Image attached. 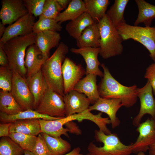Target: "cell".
Instances as JSON below:
<instances>
[{"mask_svg": "<svg viewBox=\"0 0 155 155\" xmlns=\"http://www.w3.org/2000/svg\"><path fill=\"white\" fill-rule=\"evenodd\" d=\"M101 66L103 70L104 76L98 86L100 97L120 99L123 106L127 108L133 106L138 97L137 86L122 85L113 76L104 64L102 63Z\"/></svg>", "mask_w": 155, "mask_h": 155, "instance_id": "obj_1", "label": "cell"}, {"mask_svg": "<svg viewBox=\"0 0 155 155\" xmlns=\"http://www.w3.org/2000/svg\"><path fill=\"white\" fill-rule=\"evenodd\" d=\"M69 49L66 44L61 42L53 55L44 63L41 69L49 88L63 97L64 94L62 67Z\"/></svg>", "mask_w": 155, "mask_h": 155, "instance_id": "obj_2", "label": "cell"}, {"mask_svg": "<svg viewBox=\"0 0 155 155\" xmlns=\"http://www.w3.org/2000/svg\"><path fill=\"white\" fill-rule=\"evenodd\" d=\"M36 34L33 32L26 36L13 38L4 43H0L7 57L8 67L25 78L27 74L24 63L26 51L29 46L35 44Z\"/></svg>", "mask_w": 155, "mask_h": 155, "instance_id": "obj_3", "label": "cell"}, {"mask_svg": "<svg viewBox=\"0 0 155 155\" xmlns=\"http://www.w3.org/2000/svg\"><path fill=\"white\" fill-rule=\"evenodd\" d=\"M100 33L99 55L104 59L120 55L123 51V41L117 28L106 15L98 23Z\"/></svg>", "mask_w": 155, "mask_h": 155, "instance_id": "obj_4", "label": "cell"}, {"mask_svg": "<svg viewBox=\"0 0 155 155\" xmlns=\"http://www.w3.org/2000/svg\"><path fill=\"white\" fill-rule=\"evenodd\" d=\"M94 137L103 146L99 147L90 143L88 147V155H130L132 153L131 144H123L115 133L106 134L101 130H96Z\"/></svg>", "mask_w": 155, "mask_h": 155, "instance_id": "obj_5", "label": "cell"}, {"mask_svg": "<svg viewBox=\"0 0 155 155\" xmlns=\"http://www.w3.org/2000/svg\"><path fill=\"white\" fill-rule=\"evenodd\" d=\"M123 41L132 39L141 43L155 60V26L142 27L123 24L117 28Z\"/></svg>", "mask_w": 155, "mask_h": 155, "instance_id": "obj_6", "label": "cell"}, {"mask_svg": "<svg viewBox=\"0 0 155 155\" xmlns=\"http://www.w3.org/2000/svg\"><path fill=\"white\" fill-rule=\"evenodd\" d=\"M35 110L40 114L51 117L65 116L63 97L49 88Z\"/></svg>", "mask_w": 155, "mask_h": 155, "instance_id": "obj_7", "label": "cell"}, {"mask_svg": "<svg viewBox=\"0 0 155 155\" xmlns=\"http://www.w3.org/2000/svg\"><path fill=\"white\" fill-rule=\"evenodd\" d=\"M13 78L11 93L23 111L34 109V100L26 78L22 77L15 71Z\"/></svg>", "mask_w": 155, "mask_h": 155, "instance_id": "obj_8", "label": "cell"}, {"mask_svg": "<svg viewBox=\"0 0 155 155\" xmlns=\"http://www.w3.org/2000/svg\"><path fill=\"white\" fill-rule=\"evenodd\" d=\"M152 86L147 81L143 87L138 88L137 96L139 98L140 106L139 113L133 121V124L138 127L143 117L146 114L150 115L155 120V99L153 96Z\"/></svg>", "mask_w": 155, "mask_h": 155, "instance_id": "obj_9", "label": "cell"}, {"mask_svg": "<svg viewBox=\"0 0 155 155\" xmlns=\"http://www.w3.org/2000/svg\"><path fill=\"white\" fill-rule=\"evenodd\" d=\"M136 131L139 134L136 142L131 144L132 152H145L155 143V120L152 118L148 119L140 123Z\"/></svg>", "mask_w": 155, "mask_h": 155, "instance_id": "obj_10", "label": "cell"}, {"mask_svg": "<svg viewBox=\"0 0 155 155\" xmlns=\"http://www.w3.org/2000/svg\"><path fill=\"white\" fill-rule=\"evenodd\" d=\"M34 16L28 12L14 23L6 28L0 38V43L3 44L9 40L19 36H26L32 32L34 24Z\"/></svg>", "mask_w": 155, "mask_h": 155, "instance_id": "obj_11", "label": "cell"}, {"mask_svg": "<svg viewBox=\"0 0 155 155\" xmlns=\"http://www.w3.org/2000/svg\"><path fill=\"white\" fill-rule=\"evenodd\" d=\"M62 72L64 95L73 89L86 73V71L80 65L76 64L67 57L63 63Z\"/></svg>", "mask_w": 155, "mask_h": 155, "instance_id": "obj_12", "label": "cell"}, {"mask_svg": "<svg viewBox=\"0 0 155 155\" xmlns=\"http://www.w3.org/2000/svg\"><path fill=\"white\" fill-rule=\"evenodd\" d=\"M0 18L4 25H11L28 13L23 0H3Z\"/></svg>", "mask_w": 155, "mask_h": 155, "instance_id": "obj_13", "label": "cell"}, {"mask_svg": "<svg viewBox=\"0 0 155 155\" xmlns=\"http://www.w3.org/2000/svg\"><path fill=\"white\" fill-rule=\"evenodd\" d=\"M121 101L119 99H108L100 97L88 110H96L106 114L111 121V126L114 129L119 126L120 121L117 117L119 110L123 106Z\"/></svg>", "mask_w": 155, "mask_h": 155, "instance_id": "obj_14", "label": "cell"}, {"mask_svg": "<svg viewBox=\"0 0 155 155\" xmlns=\"http://www.w3.org/2000/svg\"><path fill=\"white\" fill-rule=\"evenodd\" d=\"M65 104V116L82 113L88 110L91 102L84 94L73 90L63 97Z\"/></svg>", "mask_w": 155, "mask_h": 155, "instance_id": "obj_15", "label": "cell"}, {"mask_svg": "<svg viewBox=\"0 0 155 155\" xmlns=\"http://www.w3.org/2000/svg\"><path fill=\"white\" fill-rule=\"evenodd\" d=\"M72 53L81 55L86 64V74H92L101 78L104 76V73L99 68L101 65L98 60V56L100 48L91 47L72 48L70 50Z\"/></svg>", "mask_w": 155, "mask_h": 155, "instance_id": "obj_16", "label": "cell"}, {"mask_svg": "<svg viewBox=\"0 0 155 155\" xmlns=\"http://www.w3.org/2000/svg\"><path fill=\"white\" fill-rule=\"evenodd\" d=\"M75 114L65 116L54 120L39 119L41 133H43L55 137H61L64 135L68 137V130L63 126L67 122L77 120Z\"/></svg>", "mask_w": 155, "mask_h": 155, "instance_id": "obj_17", "label": "cell"}, {"mask_svg": "<svg viewBox=\"0 0 155 155\" xmlns=\"http://www.w3.org/2000/svg\"><path fill=\"white\" fill-rule=\"evenodd\" d=\"M48 58L43 55L35 44L29 46L25 58L26 78L32 76L40 71L43 64Z\"/></svg>", "mask_w": 155, "mask_h": 155, "instance_id": "obj_18", "label": "cell"}, {"mask_svg": "<svg viewBox=\"0 0 155 155\" xmlns=\"http://www.w3.org/2000/svg\"><path fill=\"white\" fill-rule=\"evenodd\" d=\"M96 75L89 74L80 80L75 86L73 90L84 94L91 103L94 104L100 97L96 84Z\"/></svg>", "mask_w": 155, "mask_h": 155, "instance_id": "obj_19", "label": "cell"}, {"mask_svg": "<svg viewBox=\"0 0 155 155\" xmlns=\"http://www.w3.org/2000/svg\"><path fill=\"white\" fill-rule=\"evenodd\" d=\"M61 39L58 32L46 31L37 34L35 44L43 55L49 58L51 50L58 46Z\"/></svg>", "mask_w": 155, "mask_h": 155, "instance_id": "obj_20", "label": "cell"}, {"mask_svg": "<svg viewBox=\"0 0 155 155\" xmlns=\"http://www.w3.org/2000/svg\"><path fill=\"white\" fill-rule=\"evenodd\" d=\"M100 38L98 23L94 22L83 30L80 37L76 40V45L78 48L100 47Z\"/></svg>", "mask_w": 155, "mask_h": 155, "instance_id": "obj_21", "label": "cell"}, {"mask_svg": "<svg viewBox=\"0 0 155 155\" xmlns=\"http://www.w3.org/2000/svg\"><path fill=\"white\" fill-rule=\"evenodd\" d=\"M26 78L29 90L34 98V109L35 110L49 87L41 70L32 76Z\"/></svg>", "mask_w": 155, "mask_h": 155, "instance_id": "obj_22", "label": "cell"}, {"mask_svg": "<svg viewBox=\"0 0 155 155\" xmlns=\"http://www.w3.org/2000/svg\"><path fill=\"white\" fill-rule=\"evenodd\" d=\"M15 132L36 136L38 135L41 133L39 119L20 120L11 123L9 133Z\"/></svg>", "mask_w": 155, "mask_h": 155, "instance_id": "obj_23", "label": "cell"}, {"mask_svg": "<svg viewBox=\"0 0 155 155\" xmlns=\"http://www.w3.org/2000/svg\"><path fill=\"white\" fill-rule=\"evenodd\" d=\"M94 22L89 15L85 12L68 23L66 25L65 30L70 36L76 40L83 30Z\"/></svg>", "mask_w": 155, "mask_h": 155, "instance_id": "obj_24", "label": "cell"}, {"mask_svg": "<svg viewBox=\"0 0 155 155\" xmlns=\"http://www.w3.org/2000/svg\"><path fill=\"white\" fill-rule=\"evenodd\" d=\"M86 11L83 1L72 0L65 10L60 13L55 20L60 24L66 21L73 20Z\"/></svg>", "mask_w": 155, "mask_h": 155, "instance_id": "obj_25", "label": "cell"}, {"mask_svg": "<svg viewBox=\"0 0 155 155\" xmlns=\"http://www.w3.org/2000/svg\"><path fill=\"white\" fill-rule=\"evenodd\" d=\"M86 12L95 22L98 23L105 16L110 4L108 0H84Z\"/></svg>", "mask_w": 155, "mask_h": 155, "instance_id": "obj_26", "label": "cell"}, {"mask_svg": "<svg viewBox=\"0 0 155 155\" xmlns=\"http://www.w3.org/2000/svg\"><path fill=\"white\" fill-rule=\"evenodd\" d=\"M138 9V14L134 26L143 23L146 27H150L152 20L155 18V5L144 0H135Z\"/></svg>", "mask_w": 155, "mask_h": 155, "instance_id": "obj_27", "label": "cell"}, {"mask_svg": "<svg viewBox=\"0 0 155 155\" xmlns=\"http://www.w3.org/2000/svg\"><path fill=\"white\" fill-rule=\"evenodd\" d=\"M62 117H53L40 114L35 110L29 109L21 111L13 115H9L0 113V119L2 123H12L17 120L28 119H42L46 120H54Z\"/></svg>", "mask_w": 155, "mask_h": 155, "instance_id": "obj_28", "label": "cell"}, {"mask_svg": "<svg viewBox=\"0 0 155 155\" xmlns=\"http://www.w3.org/2000/svg\"><path fill=\"white\" fill-rule=\"evenodd\" d=\"M44 138L51 155H63L70 151V144L61 137H55L45 133H40Z\"/></svg>", "mask_w": 155, "mask_h": 155, "instance_id": "obj_29", "label": "cell"}, {"mask_svg": "<svg viewBox=\"0 0 155 155\" xmlns=\"http://www.w3.org/2000/svg\"><path fill=\"white\" fill-rule=\"evenodd\" d=\"M129 1V0H115L113 4L106 12V15L116 28L126 23L124 13Z\"/></svg>", "mask_w": 155, "mask_h": 155, "instance_id": "obj_30", "label": "cell"}, {"mask_svg": "<svg viewBox=\"0 0 155 155\" xmlns=\"http://www.w3.org/2000/svg\"><path fill=\"white\" fill-rule=\"evenodd\" d=\"M0 112L9 115H15L23 111L11 92L0 91Z\"/></svg>", "mask_w": 155, "mask_h": 155, "instance_id": "obj_31", "label": "cell"}, {"mask_svg": "<svg viewBox=\"0 0 155 155\" xmlns=\"http://www.w3.org/2000/svg\"><path fill=\"white\" fill-rule=\"evenodd\" d=\"M9 137L18 144L24 150L33 152L37 136L20 133H10Z\"/></svg>", "mask_w": 155, "mask_h": 155, "instance_id": "obj_32", "label": "cell"}, {"mask_svg": "<svg viewBox=\"0 0 155 155\" xmlns=\"http://www.w3.org/2000/svg\"><path fill=\"white\" fill-rule=\"evenodd\" d=\"M24 150L9 137H1L0 155H22Z\"/></svg>", "mask_w": 155, "mask_h": 155, "instance_id": "obj_33", "label": "cell"}, {"mask_svg": "<svg viewBox=\"0 0 155 155\" xmlns=\"http://www.w3.org/2000/svg\"><path fill=\"white\" fill-rule=\"evenodd\" d=\"M62 27L55 20L39 17L38 20L34 25L33 32L36 34L46 31H61Z\"/></svg>", "mask_w": 155, "mask_h": 155, "instance_id": "obj_34", "label": "cell"}, {"mask_svg": "<svg viewBox=\"0 0 155 155\" xmlns=\"http://www.w3.org/2000/svg\"><path fill=\"white\" fill-rule=\"evenodd\" d=\"M63 9L57 0H46L42 13L39 17L55 20Z\"/></svg>", "mask_w": 155, "mask_h": 155, "instance_id": "obj_35", "label": "cell"}, {"mask_svg": "<svg viewBox=\"0 0 155 155\" xmlns=\"http://www.w3.org/2000/svg\"><path fill=\"white\" fill-rule=\"evenodd\" d=\"M13 71L8 67H0V88L4 92H11L12 86Z\"/></svg>", "mask_w": 155, "mask_h": 155, "instance_id": "obj_36", "label": "cell"}, {"mask_svg": "<svg viewBox=\"0 0 155 155\" xmlns=\"http://www.w3.org/2000/svg\"><path fill=\"white\" fill-rule=\"evenodd\" d=\"M24 4L29 13L35 17L42 14L46 0H24Z\"/></svg>", "mask_w": 155, "mask_h": 155, "instance_id": "obj_37", "label": "cell"}, {"mask_svg": "<svg viewBox=\"0 0 155 155\" xmlns=\"http://www.w3.org/2000/svg\"><path fill=\"white\" fill-rule=\"evenodd\" d=\"M32 152L35 155H51L44 138L40 133L37 137Z\"/></svg>", "mask_w": 155, "mask_h": 155, "instance_id": "obj_38", "label": "cell"}, {"mask_svg": "<svg viewBox=\"0 0 155 155\" xmlns=\"http://www.w3.org/2000/svg\"><path fill=\"white\" fill-rule=\"evenodd\" d=\"M144 77L150 83L153 94L155 96V62L151 64L147 68Z\"/></svg>", "mask_w": 155, "mask_h": 155, "instance_id": "obj_39", "label": "cell"}, {"mask_svg": "<svg viewBox=\"0 0 155 155\" xmlns=\"http://www.w3.org/2000/svg\"><path fill=\"white\" fill-rule=\"evenodd\" d=\"M65 128L68 130V132L75 134L76 135H81L82 131L77 124L73 121H69L65 125Z\"/></svg>", "mask_w": 155, "mask_h": 155, "instance_id": "obj_40", "label": "cell"}, {"mask_svg": "<svg viewBox=\"0 0 155 155\" xmlns=\"http://www.w3.org/2000/svg\"><path fill=\"white\" fill-rule=\"evenodd\" d=\"M11 125V123H0V137L9 136L10 133L9 129Z\"/></svg>", "mask_w": 155, "mask_h": 155, "instance_id": "obj_41", "label": "cell"}, {"mask_svg": "<svg viewBox=\"0 0 155 155\" xmlns=\"http://www.w3.org/2000/svg\"><path fill=\"white\" fill-rule=\"evenodd\" d=\"M7 56L1 46H0V65L1 66L8 67Z\"/></svg>", "mask_w": 155, "mask_h": 155, "instance_id": "obj_42", "label": "cell"}, {"mask_svg": "<svg viewBox=\"0 0 155 155\" xmlns=\"http://www.w3.org/2000/svg\"><path fill=\"white\" fill-rule=\"evenodd\" d=\"M80 151V148L79 147H77L69 152L63 155H84L81 153Z\"/></svg>", "mask_w": 155, "mask_h": 155, "instance_id": "obj_43", "label": "cell"}, {"mask_svg": "<svg viewBox=\"0 0 155 155\" xmlns=\"http://www.w3.org/2000/svg\"><path fill=\"white\" fill-rule=\"evenodd\" d=\"M57 1L63 9L66 8L71 0H57Z\"/></svg>", "mask_w": 155, "mask_h": 155, "instance_id": "obj_44", "label": "cell"}, {"mask_svg": "<svg viewBox=\"0 0 155 155\" xmlns=\"http://www.w3.org/2000/svg\"><path fill=\"white\" fill-rule=\"evenodd\" d=\"M148 151L149 155H155V143L149 146Z\"/></svg>", "mask_w": 155, "mask_h": 155, "instance_id": "obj_45", "label": "cell"}, {"mask_svg": "<svg viewBox=\"0 0 155 155\" xmlns=\"http://www.w3.org/2000/svg\"><path fill=\"white\" fill-rule=\"evenodd\" d=\"M5 25L1 22H0V37H2L4 34L6 29Z\"/></svg>", "mask_w": 155, "mask_h": 155, "instance_id": "obj_46", "label": "cell"}, {"mask_svg": "<svg viewBox=\"0 0 155 155\" xmlns=\"http://www.w3.org/2000/svg\"><path fill=\"white\" fill-rule=\"evenodd\" d=\"M24 155H35L33 152L28 150H24Z\"/></svg>", "mask_w": 155, "mask_h": 155, "instance_id": "obj_47", "label": "cell"}, {"mask_svg": "<svg viewBox=\"0 0 155 155\" xmlns=\"http://www.w3.org/2000/svg\"><path fill=\"white\" fill-rule=\"evenodd\" d=\"M136 155H146L144 152H140L137 153Z\"/></svg>", "mask_w": 155, "mask_h": 155, "instance_id": "obj_48", "label": "cell"}, {"mask_svg": "<svg viewBox=\"0 0 155 155\" xmlns=\"http://www.w3.org/2000/svg\"><path fill=\"white\" fill-rule=\"evenodd\" d=\"M154 62H155V61H154Z\"/></svg>", "mask_w": 155, "mask_h": 155, "instance_id": "obj_49", "label": "cell"}, {"mask_svg": "<svg viewBox=\"0 0 155 155\" xmlns=\"http://www.w3.org/2000/svg\"><path fill=\"white\" fill-rule=\"evenodd\" d=\"M87 155H88V154Z\"/></svg>", "mask_w": 155, "mask_h": 155, "instance_id": "obj_50", "label": "cell"}]
</instances>
